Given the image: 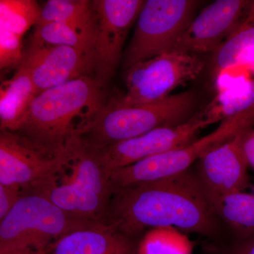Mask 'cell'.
Returning <instances> with one entry per match:
<instances>
[{"label": "cell", "mask_w": 254, "mask_h": 254, "mask_svg": "<svg viewBox=\"0 0 254 254\" xmlns=\"http://www.w3.org/2000/svg\"><path fill=\"white\" fill-rule=\"evenodd\" d=\"M221 220L197 171L112 190L103 225L136 240L147 229L173 227L220 241Z\"/></svg>", "instance_id": "obj_1"}, {"label": "cell", "mask_w": 254, "mask_h": 254, "mask_svg": "<svg viewBox=\"0 0 254 254\" xmlns=\"http://www.w3.org/2000/svg\"><path fill=\"white\" fill-rule=\"evenodd\" d=\"M103 88L95 76H89L42 92L13 133L42 154L68 158L75 133L104 108Z\"/></svg>", "instance_id": "obj_2"}, {"label": "cell", "mask_w": 254, "mask_h": 254, "mask_svg": "<svg viewBox=\"0 0 254 254\" xmlns=\"http://www.w3.org/2000/svg\"><path fill=\"white\" fill-rule=\"evenodd\" d=\"M198 103L193 91L145 104L122 105L113 99L78 131L80 141L85 149L95 153L155 128L181 125L196 113Z\"/></svg>", "instance_id": "obj_3"}, {"label": "cell", "mask_w": 254, "mask_h": 254, "mask_svg": "<svg viewBox=\"0 0 254 254\" xmlns=\"http://www.w3.org/2000/svg\"><path fill=\"white\" fill-rule=\"evenodd\" d=\"M109 178L76 133L68 147V163L46 198L78 220L103 225L111 198Z\"/></svg>", "instance_id": "obj_4"}, {"label": "cell", "mask_w": 254, "mask_h": 254, "mask_svg": "<svg viewBox=\"0 0 254 254\" xmlns=\"http://www.w3.org/2000/svg\"><path fill=\"white\" fill-rule=\"evenodd\" d=\"M93 225L66 213L46 197L23 194L0 222V254L33 251L46 254L61 237Z\"/></svg>", "instance_id": "obj_5"}, {"label": "cell", "mask_w": 254, "mask_h": 254, "mask_svg": "<svg viewBox=\"0 0 254 254\" xmlns=\"http://www.w3.org/2000/svg\"><path fill=\"white\" fill-rule=\"evenodd\" d=\"M254 125V109H247L225 118L216 129L185 146L145 159L110 174L112 189L154 181L184 173L205 153L224 144Z\"/></svg>", "instance_id": "obj_6"}, {"label": "cell", "mask_w": 254, "mask_h": 254, "mask_svg": "<svg viewBox=\"0 0 254 254\" xmlns=\"http://www.w3.org/2000/svg\"><path fill=\"white\" fill-rule=\"evenodd\" d=\"M201 4L197 0L145 1L124 55V68L173 51Z\"/></svg>", "instance_id": "obj_7"}, {"label": "cell", "mask_w": 254, "mask_h": 254, "mask_svg": "<svg viewBox=\"0 0 254 254\" xmlns=\"http://www.w3.org/2000/svg\"><path fill=\"white\" fill-rule=\"evenodd\" d=\"M204 66L199 55L175 51L140 62L126 70V93L114 100L135 105L165 99L177 87L198 77Z\"/></svg>", "instance_id": "obj_8"}, {"label": "cell", "mask_w": 254, "mask_h": 254, "mask_svg": "<svg viewBox=\"0 0 254 254\" xmlns=\"http://www.w3.org/2000/svg\"><path fill=\"white\" fill-rule=\"evenodd\" d=\"M67 163L68 158L46 156L13 132L1 131L0 184L20 187L23 195L46 197Z\"/></svg>", "instance_id": "obj_9"}, {"label": "cell", "mask_w": 254, "mask_h": 254, "mask_svg": "<svg viewBox=\"0 0 254 254\" xmlns=\"http://www.w3.org/2000/svg\"><path fill=\"white\" fill-rule=\"evenodd\" d=\"M209 125L204 110H200L181 125L155 128L93 154L110 177L118 169L189 144L195 139L200 130Z\"/></svg>", "instance_id": "obj_10"}, {"label": "cell", "mask_w": 254, "mask_h": 254, "mask_svg": "<svg viewBox=\"0 0 254 254\" xmlns=\"http://www.w3.org/2000/svg\"><path fill=\"white\" fill-rule=\"evenodd\" d=\"M144 3L142 0L91 1L97 23L95 77L104 87L115 72L127 33Z\"/></svg>", "instance_id": "obj_11"}, {"label": "cell", "mask_w": 254, "mask_h": 254, "mask_svg": "<svg viewBox=\"0 0 254 254\" xmlns=\"http://www.w3.org/2000/svg\"><path fill=\"white\" fill-rule=\"evenodd\" d=\"M254 1L217 0L195 16L173 51L200 55L213 53L245 19Z\"/></svg>", "instance_id": "obj_12"}, {"label": "cell", "mask_w": 254, "mask_h": 254, "mask_svg": "<svg viewBox=\"0 0 254 254\" xmlns=\"http://www.w3.org/2000/svg\"><path fill=\"white\" fill-rule=\"evenodd\" d=\"M31 76L38 95L95 73V58L66 46H30L19 66Z\"/></svg>", "instance_id": "obj_13"}, {"label": "cell", "mask_w": 254, "mask_h": 254, "mask_svg": "<svg viewBox=\"0 0 254 254\" xmlns=\"http://www.w3.org/2000/svg\"><path fill=\"white\" fill-rule=\"evenodd\" d=\"M247 131L210 150L198 160L197 173L210 199L244 191L250 186V166L243 150Z\"/></svg>", "instance_id": "obj_14"}, {"label": "cell", "mask_w": 254, "mask_h": 254, "mask_svg": "<svg viewBox=\"0 0 254 254\" xmlns=\"http://www.w3.org/2000/svg\"><path fill=\"white\" fill-rule=\"evenodd\" d=\"M138 243L113 227L95 224L61 237L46 254H137Z\"/></svg>", "instance_id": "obj_15"}, {"label": "cell", "mask_w": 254, "mask_h": 254, "mask_svg": "<svg viewBox=\"0 0 254 254\" xmlns=\"http://www.w3.org/2000/svg\"><path fill=\"white\" fill-rule=\"evenodd\" d=\"M37 95L29 73L18 66L13 77L5 82L0 90L1 131H17Z\"/></svg>", "instance_id": "obj_16"}, {"label": "cell", "mask_w": 254, "mask_h": 254, "mask_svg": "<svg viewBox=\"0 0 254 254\" xmlns=\"http://www.w3.org/2000/svg\"><path fill=\"white\" fill-rule=\"evenodd\" d=\"M97 25L81 26L53 22L36 26L31 46H66L75 48L95 58Z\"/></svg>", "instance_id": "obj_17"}, {"label": "cell", "mask_w": 254, "mask_h": 254, "mask_svg": "<svg viewBox=\"0 0 254 254\" xmlns=\"http://www.w3.org/2000/svg\"><path fill=\"white\" fill-rule=\"evenodd\" d=\"M210 201L219 218L232 229L235 238L254 234V195L237 192Z\"/></svg>", "instance_id": "obj_18"}, {"label": "cell", "mask_w": 254, "mask_h": 254, "mask_svg": "<svg viewBox=\"0 0 254 254\" xmlns=\"http://www.w3.org/2000/svg\"><path fill=\"white\" fill-rule=\"evenodd\" d=\"M254 48V1L245 19L213 52L210 64L212 77L218 78L225 70L235 66L244 53Z\"/></svg>", "instance_id": "obj_19"}, {"label": "cell", "mask_w": 254, "mask_h": 254, "mask_svg": "<svg viewBox=\"0 0 254 254\" xmlns=\"http://www.w3.org/2000/svg\"><path fill=\"white\" fill-rule=\"evenodd\" d=\"M194 247V242L175 227H157L138 241L137 254H193Z\"/></svg>", "instance_id": "obj_20"}, {"label": "cell", "mask_w": 254, "mask_h": 254, "mask_svg": "<svg viewBox=\"0 0 254 254\" xmlns=\"http://www.w3.org/2000/svg\"><path fill=\"white\" fill-rule=\"evenodd\" d=\"M53 22L95 26L96 18L91 1L87 0H49L42 8L38 25Z\"/></svg>", "instance_id": "obj_21"}, {"label": "cell", "mask_w": 254, "mask_h": 254, "mask_svg": "<svg viewBox=\"0 0 254 254\" xmlns=\"http://www.w3.org/2000/svg\"><path fill=\"white\" fill-rule=\"evenodd\" d=\"M41 10L34 0H1L0 28L23 37L32 26H36Z\"/></svg>", "instance_id": "obj_22"}, {"label": "cell", "mask_w": 254, "mask_h": 254, "mask_svg": "<svg viewBox=\"0 0 254 254\" xmlns=\"http://www.w3.org/2000/svg\"><path fill=\"white\" fill-rule=\"evenodd\" d=\"M252 108H254V81L241 94L219 95L203 110L210 125Z\"/></svg>", "instance_id": "obj_23"}, {"label": "cell", "mask_w": 254, "mask_h": 254, "mask_svg": "<svg viewBox=\"0 0 254 254\" xmlns=\"http://www.w3.org/2000/svg\"><path fill=\"white\" fill-rule=\"evenodd\" d=\"M22 38L12 32L0 28V67L19 66L22 61Z\"/></svg>", "instance_id": "obj_24"}, {"label": "cell", "mask_w": 254, "mask_h": 254, "mask_svg": "<svg viewBox=\"0 0 254 254\" xmlns=\"http://www.w3.org/2000/svg\"><path fill=\"white\" fill-rule=\"evenodd\" d=\"M203 254H254V234L227 242L205 244Z\"/></svg>", "instance_id": "obj_25"}, {"label": "cell", "mask_w": 254, "mask_h": 254, "mask_svg": "<svg viewBox=\"0 0 254 254\" xmlns=\"http://www.w3.org/2000/svg\"><path fill=\"white\" fill-rule=\"evenodd\" d=\"M22 195L20 187L0 184V220L9 213Z\"/></svg>", "instance_id": "obj_26"}, {"label": "cell", "mask_w": 254, "mask_h": 254, "mask_svg": "<svg viewBox=\"0 0 254 254\" xmlns=\"http://www.w3.org/2000/svg\"><path fill=\"white\" fill-rule=\"evenodd\" d=\"M243 150L249 166L254 170V128L246 133L243 139Z\"/></svg>", "instance_id": "obj_27"}, {"label": "cell", "mask_w": 254, "mask_h": 254, "mask_svg": "<svg viewBox=\"0 0 254 254\" xmlns=\"http://www.w3.org/2000/svg\"><path fill=\"white\" fill-rule=\"evenodd\" d=\"M0 254H38L33 251H20V252H8V253H3Z\"/></svg>", "instance_id": "obj_28"}]
</instances>
